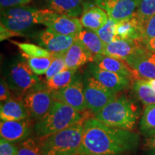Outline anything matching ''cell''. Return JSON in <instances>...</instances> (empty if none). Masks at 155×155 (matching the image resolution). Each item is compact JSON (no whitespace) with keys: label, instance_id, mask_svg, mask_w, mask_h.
Listing matches in <instances>:
<instances>
[{"label":"cell","instance_id":"cell-18","mask_svg":"<svg viewBox=\"0 0 155 155\" xmlns=\"http://www.w3.org/2000/svg\"><path fill=\"white\" fill-rule=\"evenodd\" d=\"M0 118L2 121H19L30 118V115L23 100L10 98L1 104Z\"/></svg>","mask_w":155,"mask_h":155},{"label":"cell","instance_id":"cell-37","mask_svg":"<svg viewBox=\"0 0 155 155\" xmlns=\"http://www.w3.org/2000/svg\"><path fill=\"white\" fill-rule=\"evenodd\" d=\"M32 1V0H0V5L1 9H5L8 7L25 6Z\"/></svg>","mask_w":155,"mask_h":155},{"label":"cell","instance_id":"cell-5","mask_svg":"<svg viewBox=\"0 0 155 155\" xmlns=\"http://www.w3.org/2000/svg\"><path fill=\"white\" fill-rule=\"evenodd\" d=\"M53 12L49 9H38L27 6L1 9V24L9 30L22 34L35 25H43Z\"/></svg>","mask_w":155,"mask_h":155},{"label":"cell","instance_id":"cell-8","mask_svg":"<svg viewBox=\"0 0 155 155\" xmlns=\"http://www.w3.org/2000/svg\"><path fill=\"white\" fill-rule=\"evenodd\" d=\"M55 100L60 101L81 112L86 110V104L83 91V76L76 72L72 81L65 88L51 91Z\"/></svg>","mask_w":155,"mask_h":155},{"label":"cell","instance_id":"cell-27","mask_svg":"<svg viewBox=\"0 0 155 155\" xmlns=\"http://www.w3.org/2000/svg\"><path fill=\"white\" fill-rule=\"evenodd\" d=\"M15 45L17 48L22 52L24 57L28 59L30 58H38V57H49L53 55L45 48H42L40 45H37L28 42H19L16 41H11Z\"/></svg>","mask_w":155,"mask_h":155},{"label":"cell","instance_id":"cell-24","mask_svg":"<svg viewBox=\"0 0 155 155\" xmlns=\"http://www.w3.org/2000/svg\"><path fill=\"white\" fill-rule=\"evenodd\" d=\"M134 94L145 106L155 104V91L148 83V80L135 78L132 83Z\"/></svg>","mask_w":155,"mask_h":155},{"label":"cell","instance_id":"cell-36","mask_svg":"<svg viewBox=\"0 0 155 155\" xmlns=\"http://www.w3.org/2000/svg\"><path fill=\"white\" fill-rule=\"evenodd\" d=\"M144 155H155V135L146 137L143 146Z\"/></svg>","mask_w":155,"mask_h":155},{"label":"cell","instance_id":"cell-17","mask_svg":"<svg viewBox=\"0 0 155 155\" xmlns=\"http://www.w3.org/2000/svg\"><path fill=\"white\" fill-rule=\"evenodd\" d=\"M94 56L76 39L74 43L64 53V59L68 69L78 70L87 63H92Z\"/></svg>","mask_w":155,"mask_h":155},{"label":"cell","instance_id":"cell-21","mask_svg":"<svg viewBox=\"0 0 155 155\" xmlns=\"http://www.w3.org/2000/svg\"><path fill=\"white\" fill-rule=\"evenodd\" d=\"M85 0H44L47 9L61 15L78 17L84 11Z\"/></svg>","mask_w":155,"mask_h":155},{"label":"cell","instance_id":"cell-6","mask_svg":"<svg viewBox=\"0 0 155 155\" xmlns=\"http://www.w3.org/2000/svg\"><path fill=\"white\" fill-rule=\"evenodd\" d=\"M6 81L15 98L19 99L31 91L46 89L45 84H40V78L24 61H17L12 65Z\"/></svg>","mask_w":155,"mask_h":155},{"label":"cell","instance_id":"cell-28","mask_svg":"<svg viewBox=\"0 0 155 155\" xmlns=\"http://www.w3.org/2000/svg\"><path fill=\"white\" fill-rule=\"evenodd\" d=\"M155 15V0H139L134 16L141 25Z\"/></svg>","mask_w":155,"mask_h":155},{"label":"cell","instance_id":"cell-38","mask_svg":"<svg viewBox=\"0 0 155 155\" xmlns=\"http://www.w3.org/2000/svg\"><path fill=\"white\" fill-rule=\"evenodd\" d=\"M0 32H1V41L7 40L11 37L14 36H20L22 35V34H19L18 32H14V31H12L7 28H5L3 25L1 24L0 26Z\"/></svg>","mask_w":155,"mask_h":155},{"label":"cell","instance_id":"cell-39","mask_svg":"<svg viewBox=\"0 0 155 155\" xmlns=\"http://www.w3.org/2000/svg\"><path fill=\"white\" fill-rule=\"evenodd\" d=\"M141 42L147 49L155 53V38L150 40H141Z\"/></svg>","mask_w":155,"mask_h":155},{"label":"cell","instance_id":"cell-34","mask_svg":"<svg viewBox=\"0 0 155 155\" xmlns=\"http://www.w3.org/2000/svg\"><path fill=\"white\" fill-rule=\"evenodd\" d=\"M0 155H18L17 147L15 146L13 143L1 138L0 139Z\"/></svg>","mask_w":155,"mask_h":155},{"label":"cell","instance_id":"cell-2","mask_svg":"<svg viewBox=\"0 0 155 155\" xmlns=\"http://www.w3.org/2000/svg\"><path fill=\"white\" fill-rule=\"evenodd\" d=\"M86 114L65 103L55 100L49 111L37 120L33 129L38 137L53 134L86 120Z\"/></svg>","mask_w":155,"mask_h":155},{"label":"cell","instance_id":"cell-19","mask_svg":"<svg viewBox=\"0 0 155 155\" xmlns=\"http://www.w3.org/2000/svg\"><path fill=\"white\" fill-rule=\"evenodd\" d=\"M93 63H94L100 68L106 71L127 75L131 78H135L134 73L129 65L124 61L118 58L110 57L104 54L95 55Z\"/></svg>","mask_w":155,"mask_h":155},{"label":"cell","instance_id":"cell-22","mask_svg":"<svg viewBox=\"0 0 155 155\" xmlns=\"http://www.w3.org/2000/svg\"><path fill=\"white\" fill-rule=\"evenodd\" d=\"M116 39L122 40H141L142 25L134 15L131 18L116 23Z\"/></svg>","mask_w":155,"mask_h":155},{"label":"cell","instance_id":"cell-29","mask_svg":"<svg viewBox=\"0 0 155 155\" xmlns=\"http://www.w3.org/2000/svg\"><path fill=\"white\" fill-rule=\"evenodd\" d=\"M54 58V54L49 57L30 58L27 59V63L32 71L38 75L45 74L51 65Z\"/></svg>","mask_w":155,"mask_h":155},{"label":"cell","instance_id":"cell-31","mask_svg":"<svg viewBox=\"0 0 155 155\" xmlns=\"http://www.w3.org/2000/svg\"><path fill=\"white\" fill-rule=\"evenodd\" d=\"M116 21L111 18L108 19L106 24L100 28L99 30L94 31L98 35V37L101 39V40L106 45L113 42L116 39Z\"/></svg>","mask_w":155,"mask_h":155},{"label":"cell","instance_id":"cell-33","mask_svg":"<svg viewBox=\"0 0 155 155\" xmlns=\"http://www.w3.org/2000/svg\"><path fill=\"white\" fill-rule=\"evenodd\" d=\"M155 38V15L149 19L142 26V39L150 40Z\"/></svg>","mask_w":155,"mask_h":155},{"label":"cell","instance_id":"cell-25","mask_svg":"<svg viewBox=\"0 0 155 155\" xmlns=\"http://www.w3.org/2000/svg\"><path fill=\"white\" fill-rule=\"evenodd\" d=\"M139 131L145 137L155 135V104L145 107L139 122Z\"/></svg>","mask_w":155,"mask_h":155},{"label":"cell","instance_id":"cell-16","mask_svg":"<svg viewBox=\"0 0 155 155\" xmlns=\"http://www.w3.org/2000/svg\"><path fill=\"white\" fill-rule=\"evenodd\" d=\"M142 46L143 43L141 40L116 39L113 42L106 45L104 55L125 61Z\"/></svg>","mask_w":155,"mask_h":155},{"label":"cell","instance_id":"cell-11","mask_svg":"<svg viewBox=\"0 0 155 155\" xmlns=\"http://www.w3.org/2000/svg\"><path fill=\"white\" fill-rule=\"evenodd\" d=\"M139 0H95L96 5L104 9L108 17L116 22L135 15Z\"/></svg>","mask_w":155,"mask_h":155},{"label":"cell","instance_id":"cell-30","mask_svg":"<svg viewBox=\"0 0 155 155\" xmlns=\"http://www.w3.org/2000/svg\"><path fill=\"white\" fill-rule=\"evenodd\" d=\"M18 155H42L40 141L29 137L17 146Z\"/></svg>","mask_w":155,"mask_h":155},{"label":"cell","instance_id":"cell-14","mask_svg":"<svg viewBox=\"0 0 155 155\" xmlns=\"http://www.w3.org/2000/svg\"><path fill=\"white\" fill-rule=\"evenodd\" d=\"M46 28L64 35L75 37L83 30L80 19L53 12L43 24Z\"/></svg>","mask_w":155,"mask_h":155},{"label":"cell","instance_id":"cell-9","mask_svg":"<svg viewBox=\"0 0 155 155\" xmlns=\"http://www.w3.org/2000/svg\"><path fill=\"white\" fill-rule=\"evenodd\" d=\"M125 62L133 70L135 78L150 80L155 78V53L147 49L144 45Z\"/></svg>","mask_w":155,"mask_h":155},{"label":"cell","instance_id":"cell-3","mask_svg":"<svg viewBox=\"0 0 155 155\" xmlns=\"http://www.w3.org/2000/svg\"><path fill=\"white\" fill-rule=\"evenodd\" d=\"M83 121L41 137L40 144L42 155H78L82 142Z\"/></svg>","mask_w":155,"mask_h":155},{"label":"cell","instance_id":"cell-1","mask_svg":"<svg viewBox=\"0 0 155 155\" xmlns=\"http://www.w3.org/2000/svg\"><path fill=\"white\" fill-rule=\"evenodd\" d=\"M139 135L131 130L110 127L96 118L83 121L81 154L119 155L134 152L139 144Z\"/></svg>","mask_w":155,"mask_h":155},{"label":"cell","instance_id":"cell-10","mask_svg":"<svg viewBox=\"0 0 155 155\" xmlns=\"http://www.w3.org/2000/svg\"><path fill=\"white\" fill-rule=\"evenodd\" d=\"M22 100L30 118L36 121L49 111L54 101L51 91L48 89H39L31 91L25 95Z\"/></svg>","mask_w":155,"mask_h":155},{"label":"cell","instance_id":"cell-13","mask_svg":"<svg viewBox=\"0 0 155 155\" xmlns=\"http://www.w3.org/2000/svg\"><path fill=\"white\" fill-rule=\"evenodd\" d=\"M88 71L106 88L115 93L121 91L129 88L132 79L127 75L100 68L93 62L89 63Z\"/></svg>","mask_w":155,"mask_h":155},{"label":"cell","instance_id":"cell-23","mask_svg":"<svg viewBox=\"0 0 155 155\" xmlns=\"http://www.w3.org/2000/svg\"><path fill=\"white\" fill-rule=\"evenodd\" d=\"M76 39L94 55L104 54L106 44L94 31L83 29L76 36Z\"/></svg>","mask_w":155,"mask_h":155},{"label":"cell","instance_id":"cell-35","mask_svg":"<svg viewBox=\"0 0 155 155\" xmlns=\"http://www.w3.org/2000/svg\"><path fill=\"white\" fill-rule=\"evenodd\" d=\"M12 91L9 88L8 83L5 79H1L0 83V101L1 104L5 103L12 98Z\"/></svg>","mask_w":155,"mask_h":155},{"label":"cell","instance_id":"cell-32","mask_svg":"<svg viewBox=\"0 0 155 155\" xmlns=\"http://www.w3.org/2000/svg\"><path fill=\"white\" fill-rule=\"evenodd\" d=\"M65 69H67V67L64 59V54H54V58L51 65L45 73L46 79H49L55 76L58 73H61Z\"/></svg>","mask_w":155,"mask_h":155},{"label":"cell","instance_id":"cell-12","mask_svg":"<svg viewBox=\"0 0 155 155\" xmlns=\"http://www.w3.org/2000/svg\"><path fill=\"white\" fill-rule=\"evenodd\" d=\"M75 40V37L59 34L48 28L41 31L38 36L39 45L53 54H64Z\"/></svg>","mask_w":155,"mask_h":155},{"label":"cell","instance_id":"cell-40","mask_svg":"<svg viewBox=\"0 0 155 155\" xmlns=\"http://www.w3.org/2000/svg\"><path fill=\"white\" fill-rule=\"evenodd\" d=\"M148 83L151 86V87L155 91V78H154L150 79V80H148Z\"/></svg>","mask_w":155,"mask_h":155},{"label":"cell","instance_id":"cell-26","mask_svg":"<svg viewBox=\"0 0 155 155\" xmlns=\"http://www.w3.org/2000/svg\"><path fill=\"white\" fill-rule=\"evenodd\" d=\"M76 72L77 70L67 68L58 73L55 76L47 79V81L45 83L46 89L53 91L65 88L72 81Z\"/></svg>","mask_w":155,"mask_h":155},{"label":"cell","instance_id":"cell-4","mask_svg":"<svg viewBox=\"0 0 155 155\" xmlns=\"http://www.w3.org/2000/svg\"><path fill=\"white\" fill-rule=\"evenodd\" d=\"M96 119L110 127L132 130L139 117L134 103L125 95L116 97L94 115Z\"/></svg>","mask_w":155,"mask_h":155},{"label":"cell","instance_id":"cell-15","mask_svg":"<svg viewBox=\"0 0 155 155\" xmlns=\"http://www.w3.org/2000/svg\"><path fill=\"white\" fill-rule=\"evenodd\" d=\"M32 125L28 119L19 121H2L0 123L1 138L13 143L22 142L30 137Z\"/></svg>","mask_w":155,"mask_h":155},{"label":"cell","instance_id":"cell-20","mask_svg":"<svg viewBox=\"0 0 155 155\" xmlns=\"http://www.w3.org/2000/svg\"><path fill=\"white\" fill-rule=\"evenodd\" d=\"M107 12L98 6H91L84 9L80 21L83 28L96 31L104 27L108 22Z\"/></svg>","mask_w":155,"mask_h":155},{"label":"cell","instance_id":"cell-41","mask_svg":"<svg viewBox=\"0 0 155 155\" xmlns=\"http://www.w3.org/2000/svg\"><path fill=\"white\" fill-rule=\"evenodd\" d=\"M81 155H112V154H81Z\"/></svg>","mask_w":155,"mask_h":155},{"label":"cell","instance_id":"cell-7","mask_svg":"<svg viewBox=\"0 0 155 155\" xmlns=\"http://www.w3.org/2000/svg\"><path fill=\"white\" fill-rule=\"evenodd\" d=\"M83 91L86 107L94 115L116 98V93L106 88L88 71L83 75Z\"/></svg>","mask_w":155,"mask_h":155}]
</instances>
